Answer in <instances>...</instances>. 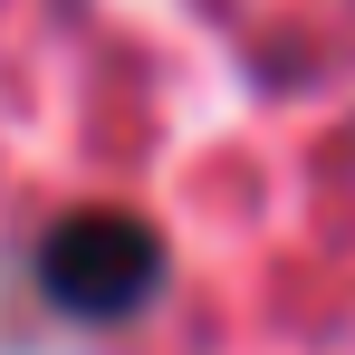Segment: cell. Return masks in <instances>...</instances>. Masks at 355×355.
<instances>
[{"label": "cell", "mask_w": 355, "mask_h": 355, "mask_svg": "<svg viewBox=\"0 0 355 355\" xmlns=\"http://www.w3.org/2000/svg\"><path fill=\"white\" fill-rule=\"evenodd\" d=\"M29 269H39V297H49V307L87 317V327H125L135 307L164 297V231L135 221V211L87 202V211H67V221L39 231Z\"/></svg>", "instance_id": "cell-1"}]
</instances>
